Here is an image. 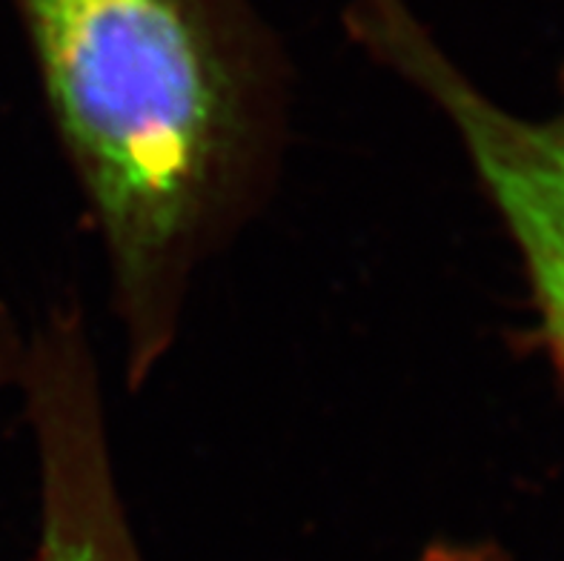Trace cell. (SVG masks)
<instances>
[{"label":"cell","mask_w":564,"mask_h":561,"mask_svg":"<svg viewBox=\"0 0 564 561\" xmlns=\"http://www.w3.org/2000/svg\"><path fill=\"white\" fill-rule=\"evenodd\" d=\"M104 252L123 384L150 387L195 284L279 192L293 69L252 0H12Z\"/></svg>","instance_id":"obj_1"},{"label":"cell","mask_w":564,"mask_h":561,"mask_svg":"<svg viewBox=\"0 0 564 561\" xmlns=\"http://www.w3.org/2000/svg\"><path fill=\"white\" fill-rule=\"evenodd\" d=\"M415 561H513L501 544L490 539H438Z\"/></svg>","instance_id":"obj_5"},{"label":"cell","mask_w":564,"mask_h":561,"mask_svg":"<svg viewBox=\"0 0 564 561\" xmlns=\"http://www.w3.org/2000/svg\"><path fill=\"white\" fill-rule=\"evenodd\" d=\"M26 356V330L7 301H0V392L18 390Z\"/></svg>","instance_id":"obj_4"},{"label":"cell","mask_w":564,"mask_h":561,"mask_svg":"<svg viewBox=\"0 0 564 561\" xmlns=\"http://www.w3.org/2000/svg\"><path fill=\"white\" fill-rule=\"evenodd\" d=\"M347 32L444 115L528 287V344L564 384V69L544 115L501 107L410 12L408 0H350Z\"/></svg>","instance_id":"obj_2"},{"label":"cell","mask_w":564,"mask_h":561,"mask_svg":"<svg viewBox=\"0 0 564 561\" xmlns=\"http://www.w3.org/2000/svg\"><path fill=\"white\" fill-rule=\"evenodd\" d=\"M18 390L37 462V561H143L107 424L98 347L75 295L26 330Z\"/></svg>","instance_id":"obj_3"}]
</instances>
